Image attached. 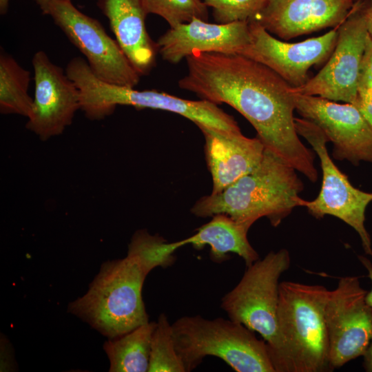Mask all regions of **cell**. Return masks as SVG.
I'll return each mask as SVG.
<instances>
[{
    "mask_svg": "<svg viewBox=\"0 0 372 372\" xmlns=\"http://www.w3.org/2000/svg\"><path fill=\"white\" fill-rule=\"evenodd\" d=\"M205 140V155L212 177L211 194H218L252 171L261 161L265 147L258 138L241 131L197 125Z\"/></svg>",
    "mask_w": 372,
    "mask_h": 372,
    "instance_id": "17",
    "label": "cell"
},
{
    "mask_svg": "<svg viewBox=\"0 0 372 372\" xmlns=\"http://www.w3.org/2000/svg\"><path fill=\"white\" fill-rule=\"evenodd\" d=\"M294 93L296 111L321 128L333 143L335 160L372 164V129L355 105Z\"/></svg>",
    "mask_w": 372,
    "mask_h": 372,
    "instance_id": "13",
    "label": "cell"
},
{
    "mask_svg": "<svg viewBox=\"0 0 372 372\" xmlns=\"http://www.w3.org/2000/svg\"><path fill=\"white\" fill-rule=\"evenodd\" d=\"M83 54L92 72L109 83L134 87L141 75L116 39L100 22L79 10L72 0H52L42 10Z\"/></svg>",
    "mask_w": 372,
    "mask_h": 372,
    "instance_id": "9",
    "label": "cell"
},
{
    "mask_svg": "<svg viewBox=\"0 0 372 372\" xmlns=\"http://www.w3.org/2000/svg\"><path fill=\"white\" fill-rule=\"evenodd\" d=\"M167 243L158 235H151L145 229L138 230L131 238L127 256L134 259L148 275L157 267L166 268L174 263V253Z\"/></svg>",
    "mask_w": 372,
    "mask_h": 372,
    "instance_id": "23",
    "label": "cell"
},
{
    "mask_svg": "<svg viewBox=\"0 0 372 372\" xmlns=\"http://www.w3.org/2000/svg\"><path fill=\"white\" fill-rule=\"evenodd\" d=\"M172 327L175 348L186 372L207 356L223 360L236 372H276L265 341L241 323L196 315L181 317Z\"/></svg>",
    "mask_w": 372,
    "mask_h": 372,
    "instance_id": "5",
    "label": "cell"
},
{
    "mask_svg": "<svg viewBox=\"0 0 372 372\" xmlns=\"http://www.w3.org/2000/svg\"><path fill=\"white\" fill-rule=\"evenodd\" d=\"M358 258L362 265L366 268L368 272V276L371 280L372 283V263L371 262L366 258V257L359 256ZM366 302L367 304L372 307V288L369 292H367L366 296Z\"/></svg>",
    "mask_w": 372,
    "mask_h": 372,
    "instance_id": "29",
    "label": "cell"
},
{
    "mask_svg": "<svg viewBox=\"0 0 372 372\" xmlns=\"http://www.w3.org/2000/svg\"><path fill=\"white\" fill-rule=\"evenodd\" d=\"M355 1H364V0H355Z\"/></svg>",
    "mask_w": 372,
    "mask_h": 372,
    "instance_id": "34",
    "label": "cell"
},
{
    "mask_svg": "<svg viewBox=\"0 0 372 372\" xmlns=\"http://www.w3.org/2000/svg\"><path fill=\"white\" fill-rule=\"evenodd\" d=\"M30 72L10 54H0V112L2 114H17L28 117L33 98L28 94Z\"/></svg>",
    "mask_w": 372,
    "mask_h": 372,
    "instance_id": "21",
    "label": "cell"
},
{
    "mask_svg": "<svg viewBox=\"0 0 372 372\" xmlns=\"http://www.w3.org/2000/svg\"><path fill=\"white\" fill-rule=\"evenodd\" d=\"M75 83L80 93L81 110L90 120L105 118L114 112L117 105H129L175 113L196 125L227 131L240 130L233 116L217 104L206 100L190 101L158 90H137L109 83L99 79L88 68L79 73Z\"/></svg>",
    "mask_w": 372,
    "mask_h": 372,
    "instance_id": "6",
    "label": "cell"
},
{
    "mask_svg": "<svg viewBox=\"0 0 372 372\" xmlns=\"http://www.w3.org/2000/svg\"><path fill=\"white\" fill-rule=\"evenodd\" d=\"M10 0H0V13L5 14L8 12Z\"/></svg>",
    "mask_w": 372,
    "mask_h": 372,
    "instance_id": "32",
    "label": "cell"
},
{
    "mask_svg": "<svg viewBox=\"0 0 372 372\" xmlns=\"http://www.w3.org/2000/svg\"><path fill=\"white\" fill-rule=\"evenodd\" d=\"M355 0H267L254 19L283 40L338 27Z\"/></svg>",
    "mask_w": 372,
    "mask_h": 372,
    "instance_id": "15",
    "label": "cell"
},
{
    "mask_svg": "<svg viewBox=\"0 0 372 372\" xmlns=\"http://www.w3.org/2000/svg\"><path fill=\"white\" fill-rule=\"evenodd\" d=\"M218 23L254 20L267 0H203Z\"/></svg>",
    "mask_w": 372,
    "mask_h": 372,
    "instance_id": "25",
    "label": "cell"
},
{
    "mask_svg": "<svg viewBox=\"0 0 372 372\" xmlns=\"http://www.w3.org/2000/svg\"><path fill=\"white\" fill-rule=\"evenodd\" d=\"M354 105L358 108L372 129V96L359 99Z\"/></svg>",
    "mask_w": 372,
    "mask_h": 372,
    "instance_id": "28",
    "label": "cell"
},
{
    "mask_svg": "<svg viewBox=\"0 0 372 372\" xmlns=\"http://www.w3.org/2000/svg\"><path fill=\"white\" fill-rule=\"evenodd\" d=\"M290 265L287 249L269 252L247 267L239 282L221 300L220 307L229 319L262 336L274 369L280 353L277 321L279 279Z\"/></svg>",
    "mask_w": 372,
    "mask_h": 372,
    "instance_id": "7",
    "label": "cell"
},
{
    "mask_svg": "<svg viewBox=\"0 0 372 372\" xmlns=\"http://www.w3.org/2000/svg\"><path fill=\"white\" fill-rule=\"evenodd\" d=\"M12 349L8 340L1 337V371H11L14 369Z\"/></svg>",
    "mask_w": 372,
    "mask_h": 372,
    "instance_id": "27",
    "label": "cell"
},
{
    "mask_svg": "<svg viewBox=\"0 0 372 372\" xmlns=\"http://www.w3.org/2000/svg\"><path fill=\"white\" fill-rule=\"evenodd\" d=\"M364 12L368 34L372 39V3L369 1V0H366L365 1Z\"/></svg>",
    "mask_w": 372,
    "mask_h": 372,
    "instance_id": "30",
    "label": "cell"
},
{
    "mask_svg": "<svg viewBox=\"0 0 372 372\" xmlns=\"http://www.w3.org/2000/svg\"><path fill=\"white\" fill-rule=\"evenodd\" d=\"M34 92L26 127L42 141L61 134L81 110L80 94L66 72L43 50L32 60Z\"/></svg>",
    "mask_w": 372,
    "mask_h": 372,
    "instance_id": "14",
    "label": "cell"
},
{
    "mask_svg": "<svg viewBox=\"0 0 372 372\" xmlns=\"http://www.w3.org/2000/svg\"><path fill=\"white\" fill-rule=\"evenodd\" d=\"M250 227L249 225L237 222L226 214H216L198 228L194 235L171 242V245L174 251L186 245H192L196 249L207 245L213 262L220 264L227 260L229 254L232 253L242 258L248 267L260 259L247 238Z\"/></svg>",
    "mask_w": 372,
    "mask_h": 372,
    "instance_id": "19",
    "label": "cell"
},
{
    "mask_svg": "<svg viewBox=\"0 0 372 372\" xmlns=\"http://www.w3.org/2000/svg\"><path fill=\"white\" fill-rule=\"evenodd\" d=\"M148 372H186L173 339L172 327L161 313L152 334Z\"/></svg>",
    "mask_w": 372,
    "mask_h": 372,
    "instance_id": "22",
    "label": "cell"
},
{
    "mask_svg": "<svg viewBox=\"0 0 372 372\" xmlns=\"http://www.w3.org/2000/svg\"><path fill=\"white\" fill-rule=\"evenodd\" d=\"M364 1H357L338 27L336 43L322 69L294 92L318 96L333 101L355 104L358 84L368 31Z\"/></svg>",
    "mask_w": 372,
    "mask_h": 372,
    "instance_id": "11",
    "label": "cell"
},
{
    "mask_svg": "<svg viewBox=\"0 0 372 372\" xmlns=\"http://www.w3.org/2000/svg\"><path fill=\"white\" fill-rule=\"evenodd\" d=\"M185 59L187 72L178 81L180 88L234 108L254 127L265 148L316 182L315 154L296 132L295 93L289 83L239 54L196 53Z\"/></svg>",
    "mask_w": 372,
    "mask_h": 372,
    "instance_id": "1",
    "label": "cell"
},
{
    "mask_svg": "<svg viewBox=\"0 0 372 372\" xmlns=\"http://www.w3.org/2000/svg\"><path fill=\"white\" fill-rule=\"evenodd\" d=\"M294 122L298 134L311 145L318 156L322 173L318 196L313 200L300 198L298 206L306 207L318 219L330 215L353 227L360 236L365 253L372 256L371 240L364 225L365 211L372 201V192L355 188L335 165L327 148L329 141L320 127L304 118L295 117Z\"/></svg>",
    "mask_w": 372,
    "mask_h": 372,
    "instance_id": "8",
    "label": "cell"
},
{
    "mask_svg": "<svg viewBox=\"0 0 372 372\" xmlns=\"http://www.w3.org/2000/svg\"><path fill=\"white\" fill-rule=\"evenodd\" d=\"M369 1L372 3V0H369Z\"/></svg>",
    "mask_w": 372,
    "mask_h": 372,
    "instance_id": "35",
    "label": "cell"
},
{
    "mask_svg": "<svg viewBox=\"0 0 372 372\" xmlns=\"http://www.w3.org/2000/svg\"><path fill=\"white\" fill-rule=\"evenodd\" d=\"M249 41V21L211 23L195 18L169 28L156 43L164 61L177 64L196 53L240 54Z\"/></svg>",
    "mask_w": 372,
    "mask_h": 372,
    "instance_id": "16",
    "label": "cell"
},
{
    "mask_svg": "<svg viewBox=\"0 0 372 372\" xmlns=\"http://www.w3.org/2000/svg\"><path fill=\"white\" fill-rule=\"evenodd\" d=\"M42 10L52 0H33Z\"/></svg>",
    "mask_w": 372,
    "mask_h": 372,
    "instance_id": "33",
    "label": "cell"
},
{
    "mask_svg": "<svg viewBox=\"0 0 372 372\" xmlns=\"http://www.w3.org/2000/svg\"><path fill=\"white\" fill-rule=\"evenodd\" d=\"M296 172L265 148L256 167L222 192L201 197L191 212L203 218L226 214L250 226L266 217L273 227H277L296 207H299L304 184Z\"/></svg>",
    "mask_w": 372,
    "mask_h": 372,
    "instance_id": "2",
    "label": "cell"
},
{
    "mask_svg": "<svg viewBox=\"0 0 372 372\" xmlns=\"http://www.w3.org/2000/svg\"><path fill=\"white\" fill-rule=\"evenodd\" d=\"M363 366L366 371L372 372V340L363 355Z\"/></svg>",
    "mask_w": 372,
    "mask_h": 372,
    "instance_id": "31",
    "label": "cell"
},
{
    "mask_svg": "<svg viewBox=\"0 0 372 372\" xmlns=\"http://www.w3.org/2000/svg\"><path fill=\"white\" fill-rule=\"evenodd\" d=\"M358 92V100L372 96V39L369 34L360 69Z\"/></svg>",
    "mask_w": 372,
    "mask_h": 372,
    "instance_id": "26",
    "label": "cell"
},
{
    "mask_svg": "<svg viewBox=\"0 0 372 372\" xmlns=\"http://www.w3.org/2000/svg\"><path fill=\"white\" fill-rule=\"evenodd\" d=\"M323 285L283 281L277 311L280 353L276 372L329 371Z\"/></svg>",
    "mask_w": 372,
    "mask_h": 372,
    "instance_id": "3",
    "label": "cell"
},
{
    "mask_svg": "<svg viewBox=\"0 0 372 372\" xmlns=\"http://www.w3.org/2000/svg\"><path fill=\"white\" fill-rule=\"evenodd\" d=\"M101 9L116 40L140 75L156 63L158 49L145 25L147 15L142 0H100Z\"/></svg>",
    "mask_w": 372,
    "mask_h": 372,
    "instance_id": "18",
    "label": "cell"
},
{
    "mask_svg": "<svg viewBox=\"0 0 372 372\" xmlns=\"http://www.w3.org/2000/svg\"><path fill=\"white\" fill-rule=\"evenodd\" d=\"M147 276L130 256L106 261L68 311L109 339L120 337L149 322L142 296Z\"/></svg>",
    "mask_w": 372,
    "mask_h": 372,
    "instance_id": "4",
    "label": "cell"
},
{
    "mask_svg": "<svg viewBox=\"0 0 372 372\" xmlns=\"http://www.w3.org/2000/svg\"><path fill=\"white\" fill-rule=\"evenodd\" d=\"M358 276L342 277L329 291L324 319L331 371L363 356L372 340V307Z\"/></svg>",
    "mask_w": 372,
    "mask_h": 372,
    "instance_id": "10",
    "label": "cell"
},
{
    "mask_svg": "<svg viewBox=\"0 0 372 372\" xmlns=\"http://www.w3.org/2000/svg\"><path fill=\"white\" fill-rule=\"evenodd\" d=\"M249 25L250 41L239 54L268 67L293 88L307 83L312 66L328 60L340 26L319 37L289 43L274 37L256 21H249Z\"/></svg>",
    "mask_w": 372,
    "mask_h": 372,
    "instance_id": "12",
    "label": "cell"
},
{
    "mask_svg": "<svg viewBox=\"0 0 372 372\" xmlns=\"http://www.w3.org/2000/svg\"><path fill=\"white\" fill-rule=\"evenodd\" d=\"M147 14L164 19L169 28L187 23L194 19L208 20V6L203 0H142Z\"/></svg>",
    "mask_w": 372,
    "mask_h": 372,
    "instance_id": "24",
    "label": "cell"
},
{
    "mask_svg": "<svg viewBox=\"0 0 372 372\" xmlns=\"http://www.w3.org/2000/svg\"><path fill=\"white\" fill-rule=\"evenodd\" d=\"M156 322H148L103 344L110 372H148L150 345Z\"/></svg>",
    "mask_w": 372,
    "mask_h": 372,
    "instance_id": "20",
    "label": "cell"
}]
</instances>
